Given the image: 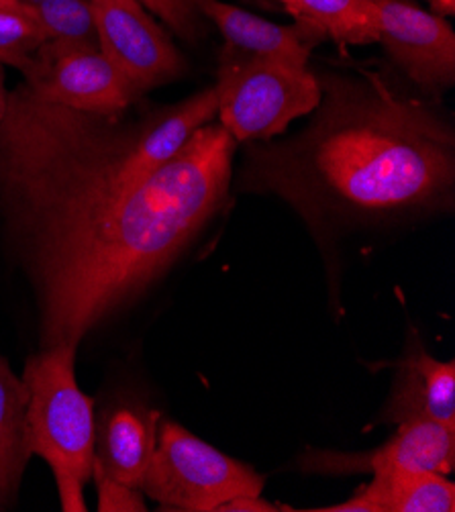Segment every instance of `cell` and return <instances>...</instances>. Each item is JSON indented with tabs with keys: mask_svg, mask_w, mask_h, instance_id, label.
Instances as JSON below:
<instances>
[{
	"mask_svg": "<svg viewBox=\"0 0 455 512\" xmlns=\"http://www.w3.org/2000/svg\"><path fill=\"white\" fill-rule=\"evenodd\" d=\"M300 27L309 35H327L339 45L378 41L372 0H294Z\"/></svg>",
	"mask_w": 455,
	"mask_h": 512,
	"instance_id": "cell-15",
	"label": "cell"
},
{
	"mask_svg": "<svg viewBox=\"0 0 455 512\" xmlns=\"http://www.w3.org/2000/svg\"><path fill=\"white\" fill-rule=\"evenodd\" d=\"M266 480L174 421H160L141 492L166 510L213 512L239 496H262Z\"/></svg>",
	"mask_w": 455,
	"mask_h": 512,
	"instance_id": "cell-4",
	"label": "cell"
},
{
	"mask_svg": "<svg viewBox=\"0 0 455 512\" xmlns=\"http://www.w3.org/2000/svg\"><path fill=\"white\" fill-rule=\"evenodd\" d=\"M25 3L31 7L45 41L98 45L90 0H25Z\"/></svg>",
	"mask_w": 455,
	"mask_h": 512,
	"instance_id": "cell-16",
	"label": "cell"
},
{
	"mask_svg": "<svg viewBox=\"0 0 455 512\" xmlns=\"http://www.w3.org/2000/svg\"><path fill=\"white\" fill-rule=\"evenodd\" d=\"M455 468V431L435 421L396 425V433L378 449L364 453L309 451L300 457L302 472L372 474L437 472L449 476Z\"/></svg>",
	"mask_w": 455,
	"mask_h": 512,
	"instance_id": "cell-9",
	"label": "cell"
},
{
	"mask_svg": "<svg viewBox=\"0 0 455 512\" xmlns=\"http://www.w3.org/2000/svg\"><path fill=\"white\" fill-rule=\"evenodd\" d=\"M76 349L66 343L41 347L23 372L29 449L52 468L66 512L88 510L84 486L94 470V400L76 384Z\"/></svg>",
	"mask_w": 455,
	"mask_h": 512,
	"instance_id": "cell-3",
	"label": "cell"
},
{
	"mask_svg": "<svg viewBox=\"0 0 455 512\" xmlns=\"http://www.w3.org/2000/svg\"><path fill=\"white\" fill-rule=\"evenodd\" d=\"M143 9L156 13L164 19L176 33L190 37L196 27L198 0H137Z\"/></svg>",
	"mask_w": 455,
	"mask_h": 512,
	"instance_id": "cell-19",
	"label": "cell"
},
{
	"mask_svg": "<svg viewBox=\"0 0 455 512\" xmlns=\"http://www.w3.org/2000/svg\"><path fill=\"white\" fill-rule=\"evenodd\" d=\"M162 413L141 404H117L105 413L94 433V468L133 488L156 451Z\"/></svg>",
	"mask_w": 455,
	"mask_h": 512,
	"instance_id": "cell-11",
	"label": "cell"
},
{
	"mask_svg": "<svg viewBox=\"0 0 455 512\" xmlns=\"http://www.w3.org/2000/svg\"><path fill=\"white\" fill-rule=\"evenodd\" d=\"M317 512H453L455 486L437 472L372 476L349 500L311 508Z\"/></svg>",
	"mask_w": 455,
	"mask_h": 512,
	"instance_id": "cell-12",
	"label": "cell"
},
{
	"mask_svg": "<svg viewBox=\"0 0 455 512\" xmlns=\"http://www.w3.org/2000/svg\"><path fill=\"white\" fill-rule=\"evenodd\" d=\"M217 510H231V512H276V510H284L278 504H272L268 500H264L262 496H239L233 498L225 504H221Z\"/></svg>",
	"mask_w": 455,
	"mask_h": 512,
	"instance_id": "cell-20",
	"label": "cell"
},
{
	"mask_svg": "<svg viewBox=\"0 0 455 512\" xmlns=\"http://www.w3.org/2000/svg\"><path fill=\"white\" fill-rule=\"evenodd\" d=\"M378 41L417 86L439 94L455 82V35L445 17L402 0H372Z\"/></svg>",
	"mask_w": 455,
	"mask_h": 512,
	"instance_id": "cell-8",
	"label": "cell"
},
{
	"mask_svg": "<svg viewBox=\"0 0 455 512\" xmlns=\"http://www.w3.org/2000/svg\"><path fill=\"white\" fill-rule=\"evenodd\" d=\"M278 3L290 13V15H294L296 13V5H294V0H278Z\"/></svg>",
	"mask_w": 455,
	"mask_h": 512,
	"instance_id": "cell-24",
	"label": "cell"
},
{
	"mask_svg": "<svg viewBox=\"0 0 455 512\" xmlns=\"http://www.w3.org/2000/svg\"><path fill=\"white\" fill-rule=\"evenodd\" d=\"M427 3L433 7L435 15L451 17L455 13V0H427Z\"/></svg>",
	"mask_w": 455,
	"mask_h": 512,
	"instance_id": "cell-21",
	"label": "cell"
},
{
	"mask_svg": "<svg viewBox=\"0 0 455 512\" xmlns=\"http://www.w3.org/2000/svg\"><path fill=\"white\" fill-rule=\"evenodd\" d=\"M198 11L219 27L229 45L249 56L278 58L302 66L309 62L311 35L302 27L276 25L223 0H198Z\"/></svg>",
	"mask_w": 455,
	"mask_h": 512,
	"instance_id": "cell-13",
	"label": "cell"
},
{
	"mask_svg": "<svg viewBox=\"0 0 455 512\" xmlns=\"http://www.w3.org/2000/svg\"><path fill=\"white\" fill-rule=\"evenodd\" d=\"M92 480L98 492V512H145V494L139 488L117 482L96 468L92 470Z\"/></svg>",
	"mask_w": 455,
	"mask_h": 512,
	"instance_id": "cell-18",
	"label": "cell"
},
{
	"mask_svg": "<svg viewBox=\"0 0 455 512\" xmlns=\"http://www.w3.org/2000/svg\"><path fill=\"white\" fill-rule=\"evenodd\" d=\"M233 135L200 127L160 164L149 113L100 115L9 92L0 213L37 300L41 347L72 345L160 280L223 209Z\"/></svg>",
	"mask_w": 455,
	"mask_h": 512,
	"instance_id": "cell-1",
	"label": "cell"
},
{
	"mask_svg": "<svg viewBox=\"0 0 455 512\" xmlns=\"http://www.w3.org/2000/svg\"><path fill=\"white\" fill-rule=\"evenodd\" d=\"M380 425L435 421L455 431V362H441L409 337L394 362L390 394L376 419Z\"/></svg>",
	"mask_w": 455,
	"mask_h": 512,
	"instance_id": "cell-10",
	"label": "cell"
},
{
	"mask_svg": "<svg viewBox=\"0 0 455 512\" xmlns=\"http://www.w3.org/2000/svg\"><path fill=\"white\" fill-rule=\"evenodd\" d=\"M29 390L0 357V510L7 508L21 488L31 459L27 437Z\"/></svg>",
	"mask_w": 455,
	"mask_h": 512,
	"instance_id": "cell-14",
	"label": "cell"
},
{
	"mask_svg": "<svg viewBox=\"0 0 455 512\" xmlns=\"http://www.w3.org/2000/svg\"><path fill=\"white\" fill-rule=\"evenodd\" d=\"M7 98H9V92L5 86V72H3V68H0V121H3L5 111H7Z\"/></svg>",
	"mask_w": 455,
	"mask_h": 512,
	"instance_id": "cell-22",
	"label": "cell"
},
{
	"mask_svg": "<svg viewBox=\"0 0 455 512\" xmlns=\"http://www.w3.org/2000/svg\"><path fill=\"white\" fill-rule=\"evenodd\" d=\"M313 121L251 151L243 186L280 194L311 227L451 209L455 135L380 74H325Z\"/></svg>",
	"mask_w": 455,
	"mask_h": 512,
	"instance_id": "cell-2",
	"label": "cell"
},
{
	"mask_svg": "<svg viewBox=\"0 0 455 512\" xmlns=\"http://www.w3.org/2000/svg\"><path fill=\"white\" fill-rule=\"evenodd\" d=\"M43 43L45 35L25 0L15 9L0 11V64L25 72Z\"/></svg>",
	"mask_w": 455,
	"mask_h": 512,
	"instance_id": "cell-17",
	"label": "cell"
},
{
	"mask_svg": "<svg viewBox=\"0 0 455 512\" xmlns=\"http://www.w3.org/2000/svg\"><path fill=\"white\" fill-rule=\"evenodd\" d=\"M21 5V0H0V11L5 9H15Z\"/></svg>",
	"mask_w": 455,
	"mask_h": 512,
	"instance_id": "cell-23",
	"label": "cell"
},
{
	"mask_svg": "<svg viewBox=\"0 0 455 512\" xmlns=\"http://www.w3.org/2000/svg\"><path fill=\"white\" fill-rule=\"evenodd\" d=\"M23 76L37 98L86 113L117 115L139 98L98 45L45 41Z\"/></svg>",
	"mask_w": 455,
	"mask_h": 512,
	"instance_id": "cell-6",
	"label": "cell"
},
{
	"mask_svg": "<svg viewBox=\"0 0 455 512\" xmlns=\"http://www.w3.org/2000/svg\"><path fill=\"white\" fill-rule=\"evenodd\" d=\"M217 115L235 141L280 135L294 119L311 115L321 102V84L307 66L247 56L227 62L217 76Z\"/></svg>",
	"mask_w": 455,
	"mask_h": 512,
	"instance_id": "cell-5",
	"label": "cell"
},
{
	"mask_svg": "<svg viewBox=\"0 0 455 512\" xmlns=\"http://www.w3.org/2000/svg\"><path fill=\"white\" fill-rule=\"evenodd\" d=\"M98 45L141 96L180 76L184 62L137 0H90Z\"/></svg>",
	"mask_w": 455,
	"mask_h": 512,
	"instance_id": "cell-7",
	"label": "cell"
}]
</instances>
